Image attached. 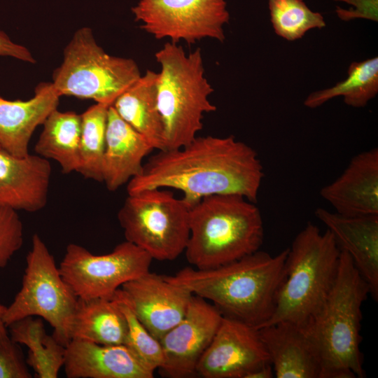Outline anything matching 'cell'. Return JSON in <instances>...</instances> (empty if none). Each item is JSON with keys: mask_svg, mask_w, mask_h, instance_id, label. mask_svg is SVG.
<instances>
[{"mask_svg": "<svg viewBox=\"0 0 378 378\" xmlns=\"http://www.w3.org/2000/svg\"><path fill=\"white\" fill-rule=\"evenodd\" d=\"M49 161L38 155H13L0 149V207L36 212L47 204Z\"/></svg>", "mask_w": 378, "mask_h": 378, "instance_id": "15", "label": "cell"}, {"mask_svg": "<svg viewBox=\"0 0 378 378\" xmlns=\"http://www.w3.org/2000/svg\"><path fill=\"white\" fill-rule=\"evenodd\" d=\"M190 206L166 188L130 194L118 213L126 241L152 259L173 260L186 248Z\"/></svg>", "mask_w": 378, "mask_h": 378, "instance_id": "8", "label": "cell"}, {"mask_svg": "<svg viewBox=\"0 0 378 378\" xmlns=\"http://www.w3.org/2000/svg\"><path fill=\"white\" fill-rule=\"evenodd\" d=\"M342 1L353 6L351 9L337 7L335 12L341 20L349 21L357 18L377 22L378 0H333Z\"/></svg>", "mask_w": 378, "mask_h": 378, "instance_id": "32", "label": "cell"}, {"mask_svg": "<svg viewBox=\"0 0 378 378\" xmlns=\"http://www.w3.org/2000/svg\"><path fill=\"white\" fill-rule=\"evenodd\" d=\"M132 12L146 32L175 43L206 38L222 43L230 20L226 0H139Z\"/></svg>", "mask_w": 378, "mask_h": 378, "instance_id": "11", "label": "cell"}, {"mask_svg": "<svg viewBox=\"0 0 378 378\" xmlns=\"http://www.w3.org/2000/svg\"><path fill=\"white\" fill-rule=\"evenodd\" d=\"M223 317L214 304L193 295L184 317L160 340L164 355L160 373L171 378L196 375L197 365Z\"/></svg>", "mask_w": 378, "mask_h": 378, "instance_id": "12", "label": "cell"}, {"mask_svg": "<svg viewBox=\"0 0 378 378\" xmlns=\"http://www.w3.org/2000/svg\"><path fill=\"white\" fill-rule=\"evenodd\" d=\"M109 106L97 103L80 115V164L78 173L85 178L99 182H102V164Z\"/></svg>", "mask_w": 378, "mask_h": 378, "instance_id": "27", "label": "cell"}, {"mask_svg": "<svg viewBox=\"0 0 378 378\" xmlns=\"http://www.w3.org/2000/svg\"><path fill=\"white\" fill-rule=\"evenodd\" d=\"M141 76L134 59L106 52L92 29L85 27L76 31L66 46L51 83L59 97L74 96L111 106Z\"/></svg>", "mask_w": 378, "mask_h": 378, "instance_id": "7", "label": "cell"}, {"mask_svg": "<svg viewBox=\"0 0 378 378\" xmlns=\"http://www.w3.org/2000/svg\"><path fill=\"white\" fill-rule=\"evenodd\" d=\"M0 57H11L31 64L36 62L31 52L25 46L12 41L10 37L1 29Z\"/></svg>", "mask_w": 378, "mask_h": 378, "instance_id": "33", "label": "cell"}, {"mask_svg": "<svg viewBox=\"0 0 378 378\" xmlns=\"http://www.w3.org/2000/svg\"><path fill=\"white\" fill-rule=\"evenodd\" d=\"M10 338L28 348L26 363L38 378H56L63 367L66 346L46 333L43 321L29 316L8 326Z\"/></svg>", "mask_w": 378, "mask_h": 378, "instance_id": "25", "label": "cell"}, {"mask_svg": "<svg viewBox=\"0 0 378 378\" xmlns=\"http://www.w3.org/2000/svg\"><path fill=\"white\" fill-rule=\"evenodd\" d=\"M20 348L7 350L0 348V378H30Z\"/></svg>", "mask_w": 378, "mask_h": 378, "instance_id": "31", "label": "cell"}, {"mask_svg": "<svg viewBox=\"0 0 378 378\" xmlns=\"http://www.w3.org/2000/svg\"><path fill=\"white\" fill-rule=\"evenodd\" d=\"M120 289L137 318L159 341L182 320L193 296L165 275L150 271L124 284Z\"/></svg>", "mask_w": 378, "mask_h": 378, "instance_id": "14", "label": "cell"}, {"mask_svg": "<svg viewBox=\"0 0 378 378\" xmlns=\"http://www.w3.org/2000/svg\"><path fill=\"white\" fill-rule=\"evenodd\" d=\"M269 363V355L258 330L223 316L197 365L196 375L204 378H247Z\"/></svg>", "mask_w": 378, "mask_h": 378, "instance_id": "13", "label": "cell"}, {"mask_svg": "<svg viewBox=\"0 0 378 378\" xmlns=\"http://www.w3.org/2000/svg\"><path fill=\"white\" fill-rule=\"evenodd\" d=\"M78 298L63 279L55 258L37 234L26 257V267L20 290L6 307V326L36 316L46 320L54 330L53 337L66 346L70 342V327Z\"/></svg>", "mask_w": 378, "mask_h": 378, "instance_id": "9", "label": "cell"}, {"mask_svg": "<svg viewBox=\"0 0 378 378\" xmlns=\"http://www.w3.org/2000/svg\"><path fill=\"white\" fill-rule=\"evenodd\" d=\"M158 73L147 70L112 106L119 116L157 150L164 149V125L157 99Z\"/></svg>", "mask_w": 378, "mask_h": 378, "instance_id": "22", "label": "cell"}, {"mask_svg": "<svg viewBox=\"0 0 378 378\" xmlns=\"http://www.w3.org/2000/svg\"><path fill=\"white\" fill-rule=\"evenodd\" d=\"M188 262L198 270L225 265L258 250L264 226L258 207L242 195L205 197L190 206Z\"/></svg>", "mask_w": 378, "mask_h": 378, "instance_id": "4", "label": "cell"}, {"mask_svg": "<svg viewBox=\"0 0 378 378\" xmlns=\"http://www.w3.org/2000/svg\"><path fill=\"white\" fill-rule=\"evenodd\" d=\"M256 330L269 355L274 377L320 378V358L304 328L279 322Z\"/></svg>", "mask_w": 378, "mask_h": 378, "instance_id": "18", "label": "cell"}, {"mask_svg": "<svg viewBox=\"0 0 378 378\" xmlns=\"http://www.w3.org/2000/svg\"><path fill=\"white\" fill-rule=\"evenodd\" d=\"M347 77L334 86L315 91L308 95L304 105L310 108L321 106L328 101L342 96L350 106H365L378 93V57L352 62Z\"/></svg>", "mask_w": 378, "mask_h": 378, "instance_id": "26", "label": "cell"}, {"mask_svg": "<svg viewBox=\"0 0 378 378\" xmlns=\"http://www.w3.org/2000/svg\"><path fill=\"white\" fill-rule=\"evenodd\" d=\"M155 57L160 66L157 99L164 125V150L178 148L197 136L204 115L216 110L209 99L214 89L204 76L200 48L186 53L169 41Z\"/></svg>", "mask_w": 378, "mask_h": 378, "instance_id": "6", "label": "cell"}, {"mask_svg": "<svg viewBox=\"0 0 378 378\" xmlns=\"http://www.w3.org/2000/svg\"><path fill=\"white\" fill-rule=\"evenodd\" d=\"M316 217L334 236L367 282L370 295L378 299V215L347 216L317 208Z\"/></svg>", "mask_w": 378, "mask_h": 378, "instance_id": "17", "label": "cell"}, {"mask_svg": "<svg viewBox=\"0 0 378 378\" xmlns=\"http://www.w3.org/2000/svg\"><path fill=\"white\" fill-rule=\"evenodd\" d=\"M288 251V248L272 255L258 250L212 269L187 267L174 275L165 276L212 302L223 316L258 329L274 312Z\"/></svg>", "mask_w": 378, "mask_h": 378, "instance_id": "2", "label": "cell"}, {"mask_svg": "<svg viewBox=\"0 0 378 378\" xmlns=\"http://www.w3.org/2000/svg\"><path fill=\"white\" fill-rule=\"evenodd\" d=\"M59 95L51 82L40 83L28 100H6L0 97V146L18 157L29 154L28 146L36 127L57 108Z\"/></svg>", "mask_w": 378, "mask_h": 378, "instance_id": "20", "label": "cell"}, {"mask_svg": "<svg viewBox=\"0 0 378 378\" xmlns=\"http://www.w3.org/2000/svg\"><path fill=\"white\" fill-rule=\"evenodd\" d=\"M6 307L0 304V348L7 350L14 349L18 347V344L11 341L8 328L4 322L3 315Z\"/></svg>", "mask_w": 378, "mask_h": 378, "instance_id": "34", "label": "cell"}, {"mask_svg": "<svg viewBox=\"0 0 378 378\" xmlns=\"http://www.w3.org/2000/svg\"><path fill=\"white\" fill-rule=\"evenodd\" d=\"M23 227L17 211L0 207V270L22 247Z\"/></svg>", "mask_w": 378, "mask_h": 378, "instance_id": "30", "label": "cell"}, {"mask_svg": "<svg viewBox=\"0 0 378 378\" xmlns=\"http://www.w3.org/2000/svg\"><path fill=\"white\" fill-rule=\"evenodd\" d=\"M321 196L335 212L347 216L378 215V149L355 155Z\"/></svg>", "mask_w": 378, "mask_h": 378, "instance_id": "16", "label": "cell"}, {"mask_svg": "<svg viewBox=\"0 0 378 378\" xmlns=\"http://www.w3.org/2000/svg\"><path fill=\"white\" fill-rule=\"evenodd\" d=\"M370 288L341 250L337 273L320 310L304 328L318 351L320 378H364L360 350L361 307Z\"/></svg>", "mask_w": 378, "mask_h": 378, "instance_id": "3", "label": "cell"}, {"mask_svg": "<svg viewBox=\"0 0 378 378\" xmlns=\"http://www.w3.org/2000/svg\"><path fill=\"white\" fill-rule=\"evenodd\" d=\"M68 378H153L123 345H102L71 340L66 346L63 365Z\"/></svg>", "mask_w": 378, "mask_h": 378, "instance_id": "19", "label": "cell"}, {"mask_svg": "<svg viewBox=\"0 0 378 378\" xmlns=\"http://www.w3.org/2000/svg\"><path fill=\"white\" fill-rule=\"evenodd\" d=\"M0 149H2V148H1V146H0Z\"/></svg>", "mask_w": 378, "mask_h": 378, "instance_id": "36", "label": "cell"}, {"mask_svg": "<svg viewBox=\"0 0 378 378\" xmlns=\"http://www.w3.org/2000/svg\"><path fill=\"white\" fill-rule=\"evenodd\" d=\"M268 8L275 34L289 41L326 25L321 13L312 10L303 0H268Z\"/></svg>", "mask_w": 378, "mask_h": 378, "instance_id": "28", "label": "cell"}, {"mask_svg": "<svg viewBox=\"0 0 378 378\" xmlns=\"http://www.w3.org/2000/svg\"><path fill=\"white\" fill-rule=\"evenodd\" d=\"M42 125L43 130L34 147L36 155L57 162L64 174L78 172L80 164V115L56 108Z\"/></svg>", "mask_w": 378, "mask_h": 378, "instance_id": "24", "label": "cell"}, {"mask_svg": "<svg viewBox=\"0 0 378 378\" xmlns=\"http://www.w3.org/2000/svg\"><path fill=\"white\" fill-rule=\"evenodd\" d=\"M340 248L332 234L309 222L288 248L285 276L271 318L306 328L320 310L337 273ZM261 328V327H260Z\"/></svg>", "mask_w": 378, "mask_h": 378, "instance_id": "5", "label": "cell"}, {"mask_svg": "<svg viewBox=\"0 0 378 378\" xmlns=\"http://www.w3.org/2000/svg\"><path fill=\"white\" fill-rule=\"evenodd\" d=\"M256 151L233 136H197L188 144L158 150L127 186V194L176 189L190 206L202 198L237 194L256 203L264 178Z\"/></svg>", "mask_w": 378, "mask_h": 378, "instance_id": "1", "label": "cell"}, {"mask_svg": "<svg viewBox=\"0 0 378 378\" xmlns=\"http://www.w3.org/2000/svg\"><path fill=\"white\" fill-rule=\"evenodd\" d=\"M152 260L146 251L126 240L104 255H94L71 243L58 267L78 298H111L124 284L149 272Z\"/></svg>", "mask_w": 378, "mask_h": 378, "instance_id": "10", "label": "cell"}, {"mask_svg": "<svg viewBox=\"0 0 378 378\" xmlns=\"http://www.w3.org/2000/svg\"><path fill=\"white\" fill-rule=\"evenodd\" d=\"M153 150L150 143L123 120L111 105L108 108L102 182L117 190L139 175L143 161Z\"/></svg>", "mask_w": 378, "mask_h": 378, "instance_id": "21", "label": "cell"}, {"mask_svg": "<svg viewBox=\"0 0 378 378\" xmlns=\"http://www.w3.org/2000/svg\"><path fill=\"white\" fill-rule=\"evenodd\" d=\"M127 321L116 300L78 298L70 327V340L102 345L124 344ZM70 340V341H71Z\"/></svg>", "mask_w": 378, "mask_h": 378, "instance_id": "23", "label": "cell"}, {"mask_svg": "<svg viewBox=\"0 0 378 378\" xmlns=\"http://www.w3.org/2000/svg\"><path fill=\"white\" fill-rule=\"evenodd\" d=\"M113 297L127 321V331L123 345L148 370L153 372L159 370L164 363L160 341L152 336L137 318L120 288Z\"/></svg>", "mask_w": 378, "mask_h": 378, "instance_id": "29", "label": "cell"}, {"mask_svg": "<svg viewBox=\"0 0 378 378\" xmlns=\"http://www.w3.org/2000/svg\"><path fill=\"white\" fill-rule=\"evenodd\" d=\"M274 377V372L271 363H267L253 372L247 378H272Z\"/></svg>", "mask_w": 378, "mask_h": 378, "instance_id": "35", "label": "cell"}]
</instances>
